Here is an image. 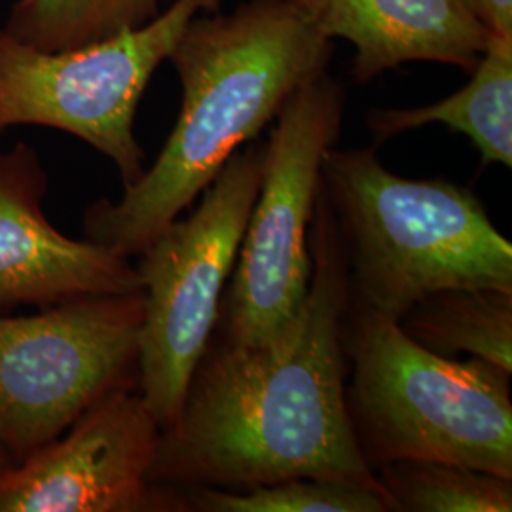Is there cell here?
I'll return each mask as SVG.
<instances>
[{
    "label": "cell",
    "mask_w": 512,
    "mask_h": 512,
    "mask_svg": "<svg viewBox=\"0 0 512 512\" xmlns=\"http://www.w3.org/2000/svg\"><path fill=\"white\" fill-rule=\"evenodd\" d=\"M304 302L266 344H209L177 420L160 431L150 480L247 488L289 478L378 482L349 418L344 327L348 262L319 192Z\"/></svg>",
    "instance_id": "1"
},
{
    "label": "cell",
    "mask_w": 512,
    "mask_h": 512,
    "mask_svg": "<svg viewBox=\"0 0 512 512\" xmlns=\"http://www.w3.org/2000/svg\"><path fill=\"white\" fill-rule=\"evenodd\" d=\"M332 54L334 42L298 0H245L228 14H198L167 57L183 90L177 124L120 200L88 207L86 239L141 255L296 90L327 73Z\"/></svg>",
    "instance_id": "2"
},
{
    "label": "cell",
    "mask_w": 512,
    "mask_h": 512,
    "mask_svg": "<svg viewBox=\"0 0 512 512\" xmlns=\"http://www.w3.org/2000/svg\"><path fill=\"white\" fill-rule=\"evenodd\" d=\"M321 190L336 220L349 302L401 319L444 289L512 293V245L475 192L446 179H404L374 148H330Z\"/></svg>",
    "instance_id": "3"
},
{
    "label": "cell",
    "mask_w": 512,
    "mask_h": 512,
    "mask_svg": "<svg viewBox=\"0 0 512 512\" xmlns=\"http://www.w3.org/2000/svg\"><path fill=\"white\" fill-rule=\"evenodd\" d=\"M349 418L372 469L437 461L512 478L509 372L416 344L397 319L349 302Z\"/></svg>",
    "instance_id": "4"
},
{
    "label": "cell",
    "mask_w": 512,
    "mask_h": 512,
    "mask_svg": "<svg viewBox=\"0 0 512 512\" xmlns=\"http://www.w3.org/2000/svg\"><path fill=\"white\" fill-rule=\"evenodd\" d=\"M264 165L266 141L239 148L196 209L167 224L139 255L145 317L137 391L162 429L177 420L190 378L213 340Z\"/></svg>",
    "instance_id": "5"
},
{
    "label": "cell",
    "mask_w": 512,
    "mask_h": 512,
    "mask_svg": "<svg viewBox=\"0 0 512 512\" xmlns=\"http://www.w3.org/2000/svg\"><path fill=\"white\" fill-rule=\"evenodd\" d=\"M342 118L344 92L329 73L311 78L277 114L262 183L220 302L224 340L266 344L304 302L321 167L338 143Z\"/></svg>",
    "instance_id": "6"
},
{
    "label": "cell",
    "mask_w": 512,
    "mask_h": 512,
    "mask_svg": "<svg viewBox=\"0 0 512 512\" xmlns=\"http://www.w3.org/2000/svg\"><path fill=\"white\" fill-rule=\"evenodd\" d=\"M220 0H173L147 25L95 44L44 52L0 29V129L40 126L84 141L116 165L124 188L145 173L135 116L186 25Z\"/></svg>",
    "instance_id": "7"
},
{
    "label": "cell",
    "mask_w": 512,
    "mask_h": 512,
    "mask_svg": "<svg viewBox=\"0 0 512 512\" xmlns=\"http://www.w3.org/2000/svg\"><path fill=\"white\" fill-rule=\"evenodd\" d=\"M145 294L0 315V442L21 461L110 393L137 387Z\"/></svg>",
    "instance_id": "8"
},
{
    "label": "cell",
    "mask_w": 512,
    "mask_h": 512,
    "mask_svg": "<svg viewBox=\"0 0 512 512\" xmlns=\"http://www.w3.org/2000/svg\"><path fill=\"white\" fill-rule=\"evenodd\" d=\"M162 427L137 387L110 393L57 439L0 469V512H177L150 480Z\"/></svg>",
    "instance_id": "9"
},
{
    "label": "cell",
    "mask_w": 512,
    "mask_h": 512,
    "mask_svg": "<svg viewBox=\"0 0 512 512\" xmlns=\"http://www.w3.org/2000/svg\"><path fill=\"white\" fill-rule=\"evenodd\" d=\"M46 192L48 173L35 148L18 143L0 152V315L143 293L128 256L55 228L42 207Z\"/></svg>",
    "instance_id": "10"
},
{
    "label": "cell",
    "mask_w": 512,
    "mask_h": 512,
    "mask_svg": "<svg viewBox=\"0 0 512 512\" xmlns=\"http://www.w3.org/2000/svg\"><path fill=\"white\" fill-rule=\"evenodd\" d=\"M329 40L355 48L361 84L406 63L431 61L471 73L492 33L463 0H298Z\"/></svg>",
    "instance_id": "11"
},
{
    "label": "cell",
    "mask_w": 512,
    "mask_h": 512,
    "mask_svg": "<svg viewBox=\"0 0 512 512\" xmlns=\"http://www.w3.org/2000/svg\"><path fill=\"white\" fill-rule=\"evenodd\" d=\"M366 124L378 143L431 124L463 133L482 164L512 167V37L492 35L471 80L439 103L414 109H376Z\"/></svg>",
    "instance_id": "12"
},
{
    "label": "cell",
    "mask_w": 512,
    "mask_h": 512,
    "mask_svg": "<svg viewBox=\"0 0 512 512\" xmlns=\"http://www.w3.org/2000/svg\"><path fill=\"white\" fill-rule=\"evenodd\" d=\"M401 329L444 357L469 353L512 372V293L499 289H444L421 298L399 319Z\"/></svg>",
    "instance_id": "13"
},
{
    "label": "cell",
    "mask_w": 512,
    "mask_h": 512,
    "mask_svg": "<svg viewBox=\"0 0 512 512\" xmlns=\"http://www.w3.org/2000/svg\"><path fill=\"white\" fill-rule=\"evenodd\" d=\"M164 0H16L4 31L44 52L71 50L135 31Z\"/></svg>",
    "instance_id": "14"
},
{
    "label": "cell",
    "mask_w": 512,
    "mask_h": 512,
    "mask_svg": "<svg viewBox=\"0 0 512 512\" xmlns=\"http://www.w3.org/2000/svg\"><path fill=\"white\" fill-rule=\"evenodd\" d=\"M183 511L389 512L378 482L348 478H289L247 488H177Z\"/></svg>",
    "instance_id": "15"
},
{
    "label": "cell",
    "mask_w": 512,
    "mask_h": 512,
    "mask_svg": "<svg viewBox=\"0 0 512 512\" xmlns=\"http://www.w3.org/2000/svg\"><path fill=\"white\" fill-rule=\"evenodd\" d=\"M376 476L391 511H512V478L437 461L389 463Z\"/></svg>",
    "instance_id": "16"
},
{
    "label": "cell",
    "mask_w": 512,
    "mask_h": 512,
    "mask_svg": "<svg viewBox=\"0 0 512 512\" xmlns=\"http://www.w3.org/2000/svg\"><path fill=\"white\" fill-rule=\"evenodd\" d=\"M492 35L512 37V0H463Z\"/></svg>",
    "instance_id": "17"
},
{
    "label": "cell",
    "mask_w": 512,
    "mask_h": 512,
    "mask_svg": "<svg viewBox=\"0 0 512 512\" xmlns=\"http://www.w3.org/2000/svg\"><path fill=\"white\" fill-rule=\"evenodd\" d=\"M14 461H12V456L8 454V450L2 446V442H0V469H4V467H8V465H12Z\"/></svg>",
    "instance_id": "18"
},
{
    "label": "cell",
    "mask_w": 512,
    "mask_h": 512,
    "mask_svg": "<svg viewBox=\"0 0 512 512\" xmlns=\"http://www.w3.org/2000/svg\"><path fill=\"white\" fill-rule=\"evenodd\" d=\"M2 133H4V131H2V129H0V135H2Z\"/></svg>",
    "instance_id": "19"
}]
</instances>
